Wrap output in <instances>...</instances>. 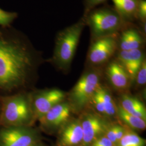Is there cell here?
I'll return each mask as SVG.
<instances>
[{
	"mask_svg": "<svg viewBox=\"0 0 146 146\" xmlns=\"http://www.w3.org/2000/svg\"><path fill=\"white\" fill-rule=\"evenodd\" d=\"M42 61L25 33L12 26L0 27V89L23 86Z\"/></svg>",
	"mask_w": 146,
	"mask_h": 146,
	"instance_id": "obj_1",
	"label": "cell"
},
{
	"mask_svg": "<svg viewBox=\"0 0 146 146\" xmlns=\"http://www.w3.org/2000/svg\"><path fill=\"white\" fill-rule=\"evenodd\" d=\"M86 27V20L82 16L76 23L58 32L50 61L58 69L67 71L70 68L81 35Z\"/></svg>",
	"mask_w": 146,
	"mask_h": 146,
	"instance_id": "obj_2",
	"label": "cell"
},
{
	"mask_svg": "<svg viewBox=\"0 0 146 146\" xmlns=\"http://www.w3.org/2000/svg\"><path fill=\"white\" fill-rule=\"evenodd\" d=\"M83 16L89 28L91 40L119 34L131 25L124 22L114 7L108 5L96 7Z\"/></svg>",
	"mask_w": 146,
	"mask_h": 146,
	"instance_id": "obj_3",
	"label": "cell"
},
{
	"mask_svg": "<svg viewBox=\"0 0 146 146\" xmlns=\"http://www.w3.org/2000/svg\"><path fill=\"white\" fill-rule=\"evenodd\" d=\"M0 111L1 127L29 126L34 119L31 100L23 94L2 100Z\"/></svg>",
	"mask_w": 146,
	"mask_h": 146,
	"instance_id": "obj_4",
	"label": "cell"
},
{
	"mask_svg": "<svg viewBox=\"0 0 146 146\" xmlns=\"http://www.w3.org/2000/svg\"><path fill=\"white\" fill-rule=\"evenodd\" d=\"M101 67H88L78 80L69 95V104L72 111H80L90 102L100 86Z\"/></svg>",
	"mask_w": 146,
	"mask_h": 146,
	"instance_id": "obj_5",
	"label": "cell"
},
{
	"mask_svg": "<svg viewBox=\"0 0 146 146\" xmlns=\"http://www.w3.org/2000/svg\"><path fill=\"white\" fill-rule=\"evenodd\" d=\"M119 34L91 40L87 57L88 67H101L110 62L118 49Z\"/></svg>",
	"mask_w": 146,
	"mask_h": 146,
	"instance_id": "obj_6",
	"label": "cell"
},
{
	"mask_svg": "<svg viewBox=\"0 0 146 146\" xmlns=\"http://www.w3.org/2000/svg\"><path fill=\"white\" fill-rule=\"evenodd\" d=\"M39 139L38 132L30 126L0 128V146H31Z\"/></svg>",
	"mask_w": 146,
	"mask_h": 146,
	"instance_id": "obj_7",
	"label": "cell"
},
{
	"mask_svg": "<svg viewBox=\"0 0 146 146\" xmlns=\"http://www.w3.org/2000/svg\"><path fill=\"white\" fill-rule=\"evenodd\" d=\"M66 94L58 89H48L38 92L31 100L34 119L39 120L53 107L65 99Z\"/></svg>",
	"mask_w": 146,
	"mask_h": 146,
	"instance_id": "obj_8",
	"label": "cell"
},
{
	"mask_svg": "<svg viewBox=\"0 0 146 146\" xmlns=\"http://www.w3.org/2000/svg\"><path fill=\"white\" fill-rule=\"evenodd\" d=\"M72 111L69 102L63 101L53 107L38 120L44 131L53 133L60 131L68 122Z\"/></svg>",
	"mask_w": 146,
	"mask_h": 146,
	"instance_id": "obj_9",
	"label": "cell"
},
{
	"mask_svg": "<svg viewBox=\"0 0 146 146\" xmlns=\"http://www.w3.org/2000/svg\"><path fill=\"white\" fill-rule=\"evenodd\" d=\"M80 120L83 139L79 146H90L96 139L104 134L109 125L100 116L92 113H85Z\"/></svg>",
	"mask_w": 146,
	"mask_h": 146,
	"instance_id": "obj_10",
	"label": "cell"
},
{
	"mask_svg": "<svg viewBox=\"0 0 146 146\" xmlns=\"http://www.w3.org/2000/svg\"><path fill=\"white\" fill-rule=\"evenodd\" d=\"M114 56V59L120 63L128 73L131 80H135L142 64L146 60L142 49L128 51L117 50Z\"/></svg>",
	"mask_w": 146,
	"mask_h": 146,
	"instance_id": "obj_11",
	"label": "cell"
},
{
	"mask_svg": "<svg viewBox=\"0 0 146 146\" xmlns=\"http://www.w3.org/2000/svg\"><path fill=\"white\" fill-rule=\"evenodd\" d=\"M83 131L80 119L68 121L59 131L57 146H79Z\"/></svg>",
	"mask_w": 146,
	"mask_h": 146,
	"instance_id": "obj_12",
	"label": "cell"
},
{
	"mask_svg": "<svg viewBox=\"0 0 146 146\" xmlns=\"http://www.w3.org/2000/svg\"><path fill=\"white\" fill-rule=\"evenodd\" d=\"M145 37L139 31L136 24L127 27L120 32L118 37L117 50L128 51L142 49Z\"/></svg>",
	"mask_w": 146,
	"mask_h": 146,
	"instance_id": "obj_13",
	"label": "cell"
},
{
	"mask_svg": "<svg viewBox=\"0 0 146 146\" xmlns=\"http://www.w3.org/2000/svg\"><path fill=\"white\" fill-rule=\"evenodd\" d=\"M106 66V73L113 86L119 90L127 88L131 80L124 68L115 59H112Z\"/></svg>",
	"mask_w": 146,
	"mask_h": 146,
	"instance_id": "obj_14",
	"label": "cell"
},
{
	"mask_svg": "<svg viewBox=\"0 0 146 146\" xmlns=\"http://www.w3.org/2000/svg\"><path fill=\"white\" fill-rule=\"evenodd\" d=\"M124 22L128 25L135 24L139 0H111Z\"/></svg>",
	"mask_w": 146,
	"mask_h": 146,
	"instance_id": "obj_15",
	"label": "cell"
},
{
	"mask_svg": "<svg viewBox=\"0 0 146 146\" xmlns=\"http://www.w3.org/2000/svg\"><path fill=\"white\" fill-rule=\"evenodd\" d=\"M120 106L128 113L146 121V108L138 99L127 94L123 95L120 98Z\"/></svg>",
	"mask_w": 146,
	"mask_h": 146,
	"instance_id": "obj_16",
	"label": "cell"
},
{
	"mask_svg": "<svg viewBox=\"0 0 146 146\" xmlns=\"http://www.w3.org/2000/svg\"><path fill=\"white\" fill-rule=\"evenodd\" d=\"M117 115L125 125L134 131H144L146 128V121L126 112L120 105L117 107Z\"/></svg>",
	"mask_w": 146,
	"mask_h": 146,
	"instance_id": "obj_17",
	"label": "cell"
},
{
	"mask_svg": "<svg viewBox=\"0 0 146 146\" xmlns=\"http://www.w3.org/2000/svg\"><path fill=\"white\" fill-rule=\"evenodd\" d=\"M104 106L105 116L113 117L117 115V106L112 98L110 92L104 87L100 86L98 88Z\"/></svg>",
	"mask_w": 146,
	"mask_h": 146,
	"instance_id": "obj_18",
	"label": "cell"
},
{
	"mask_svg": "<svg viewBox=\"0 0 146 146\" xmlns=\"http://www.w3.org/2000/svg\"><path fill=\"white\" fill-rule=\"evenodd\" d=\"M146 143V140L135 131L127 130L116 146H145Z\"/></svg>",
	"mask_w": 146,
	"mask_h": 146,
	"instance_id": "obj_19",
	"label": "cell"
},
{
	"mask_svg": "<svg viewBox=\"0 0 146 146\" xmlns=\"http://www.w3.org/2000/svg\"><path fill=\"white\" fill-rule=\"evenodd\" d=\"M18 16L17 12L5 11L0 8V27L11 26Z\"/></svg>",
	"mask_w": 146,
	"mask_h": 146,
	"instance_id": "obj_20",
	"label": "cell"
},
{
	"mask_svg": "<svg viewBox=\"0 0 146 146\" xmlns=\"http://www.w3.org/2000/svg\"><path fill=\"white\" fill-rule=\"evenodd\" d=\"M90 102H93V104L94 105L95 110L98 111L100 114L105 116L104 106L98 88L97 89L95 92Z\"/></svg>",
	"mask_w": 146,
	"mask_h": 146,
	"instance_id": "obj_21",
	"label": "cell"
},
{
	"mask_svg": "<svg viewBox=\"0 0 146 146\" xmlns=\"http://www.w3.org/2000/svg\"><path fill=\"white\" fill-rule=\"evenodd\" d=\"M146 22V1L139 0L136 13V22Z\"/></svg>",
	"mask_w": 146,
	"mask_h": 146,
	"instance_id": "obj_22",
	"label": "cell"
},
{
	"mask_svg": "<svg viewBox=\"0 0 146 146\" xmlns=\"http://www.w3.org/2000/svg\"><path fill=\"white\" fill-rule=\"evenodd\" d=\"M107 0H84V14L86 16L90 11L96 8L97 6L104 3Z\"/></svg>",
	"mask_w": 146,
	"mask_h": 146,
	"instance_id": "obj_23",
	"label": "cell"
},
{
	"mask_svg": "<svg viewBox=\"0 0 146 146\" xmlns=\"http://www.w3.org/2000/svg\"><path fill=\"white\" fill-rule=\"evenodd\" d=\"M135 79L139 86H143L146 82V62L143 61L141 67L136 74Z\"/></svg>",
	"mask_w": 146,
	"mask_h": 146,
	"instance_id": "obj_24",
	"label": "cell"
},
{
	"mask_svg": "<svg viewBox=\"0 0 146 146\" xmlns=\"http://www.w3.org/2000/svg\"><path fill=\"white\" fill-rule=\"evenodd\" d=\"M90 146H115L104 134L100 136L92 143Z\"/></svg>",
	"mask_w": 146,
	"mask_h": 146,
	"instance_id": "obj_25",
	"label": "cell"
},
{
	"mask_svg": "<svg viewBox=\"0 0 146 146\" xmlns=\"http://www.w3.org/2000/svg\"><path fill=\"white\" fill-rule=\"evenodd\" d=\"M114 128H115L116 137L118 143V142L120 141V139L125 135L127 129L124 127L118 124H114Z\"/></svg>",
	"mask_w": 146,
	"mask_h": 146,
	"instance_id": "obj_26",
	"label": "cell"
},
{
	"mask_svg": "<svg viewBox=\"0 0 146 146\" xmlns=\"http://www.w3.org/2000/svg\"><path fill=\"white\" fill-rule=\"evenodd\" d=\"M31 146H44V145H43L42 143H41V142L39 141V142H37L36 143L33 145Z\"/></svg>",
	"mask_w": 146,
	"mask_h": 146,
	"instance_id": "obj_27",
	"label": "cell"
},
{
	"mask_svg": "<svg viewBox=\"0 0 146 146\" xmlns=\"http://www.w3.org/2000/svg\"><path fill=\"white\" fill-rule=\"evenodd\" d=\"M1 104H0V111H1Z\"/></svg>",
	"mask_w": 146,
	"mask_h": 146,
	"instance_id": "obj_28",
	"label": "cell"
}]
</instances>
